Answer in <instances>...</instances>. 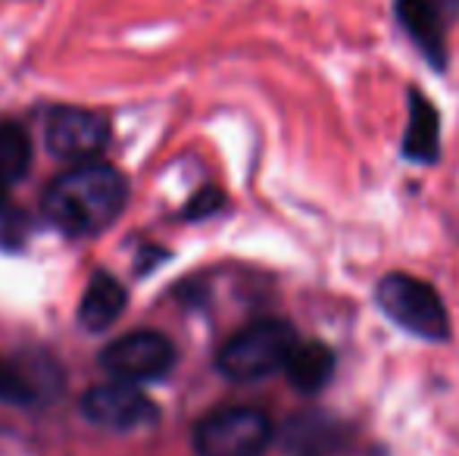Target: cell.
Segmentation results:
<instances>
[{"mask_svg":"<svg viewBox=\"0 0 459 456\" xmlns=\"http://www.w3.org/2000/svg\"><path fill=\"white\" fill-rule=\"evenodd\" d=\"M128 201L126 178L113 166L79 163L60 178L50 182L44 191V216L54 228L69 237H91L100 235L122 216Z\"/></svg>","mask_w":459,"mask_h":456,"instance_id":"cell-1","label":"cell"},{"mask_svg":"<svg viewBox=\"0 0 459 456\" xmlns=\"http://www.w3.org/2000/svg\"><path fill=\"white\" fill-rule=\"evenodd\" d=\"M294 344L297 335L288 323L260 319V323L247 325V329H241L222 344L216 366L231 382H260V378L284 369Z\"/></svg>","mask_w":459,"mask_h":456,"instance_id":"cell-2","label":"cell"},{"mask_svg":"<svg viewBox=\"0 0 459 456\" xmlns=\"http://www.w3.org/2000/svg\"><path fill=\"white\" fill-rule=\"evenodd\" d=\"M378 306L400 329L412 331L425 341H444L450 335V316L441 294L412 275H387L378 285Z\"/></svg>","mask_w":459,"mask_h":456,"instance_id":"cell-3","label":"cell"},{"mask_svg":"<svg viewBox=\"0 0 459 456\" xmlns=\"http://www.w3.org/2000/svg\"><path fill=\"white\" fill-rule=\"evenodd\" d=\"M273 444V422L254 407H225L194 428L197 456H263Z\"/></svg>","mask_w":459,"mask_h":456,"instance_id":"cell-4","label":"cell"},{"mask_svg":"<svg viewBox=\"0 0 459 456\" xmlns=\"http://www.w3.org/2000/svg\"><path fill=\"white\" fill-rule=\"evenodd\" d=\"M100 366L109 378L128 384H144L166 378L176 366V347L160 331H132L116 341H109L100 353Z\"/></svg>","mask_w":459,"mask_h":456,"instance_id":"cell-5","label":"cell"},{"mask_svg":"<svg viewBox=\"0 0 459 456\" xmlns=\"http://www.w3.org/2000/svg\"><path fill=\"white\" fill-rule=\"evenodd\" d=\"M44 138L54 157L66 163H94L100 159L103 147L109 141V125L100 113L85 110V107H60L50 113L44 125Z\"/></svg>","mask_w":459,"mask_h":456,"instance_id":"cell-6","label":"cell"},{"mask_svg":"<svg viewBox=\"0 0 459 456\" xmlns=\"http://www.w3.org/2000/svg\"><path fill=\"white\" fill-rule=\"evenodd\" d=\"M82 416H85L91 426L107 428V432H132L147 422H153L157 407L151 403V397L138 388V384L128 382H109L94 384L82 397Z\"/></svg>","mask_w":459,"mask_h":456,"instance_id":"cell-7","label":"cell"},{"mask_svg":"<svg viewBox=\"0 0 459 456\" xmlns=\"http://www.w3.org/2000/svg\"><path fill=\"white\" fill-rule=\"evenodd\" d=\"M397 16L416 41V47L429 56L431 66L444 69L447 63V38H444L447 16H444L441 0H397Z\"/></svg>","mask_w":459,"mask_h":456,"instance_id":"cell-8","label":"cell"},{"mask_svg":"<svg viewBox=\"0 0 459 456\" xmlns=\"http://www.w3.org/2000/svg\"><path fill=\"white\" fill-rule=\"evenodd\" d=\"M126 288H122L119 279H113L109 272H97L91 281H88L85 294H82L79 304V323L85 325L88 331H103L122 316L126 310Z\"/></svg>","mask_w":459,"mask_h":456,"instance_id":"cell-9","label":"cell"},{"mask_svg":"<svg viewBox=\"0 0 459 456\" xmlns=\"http://www.w3.org/2000/svg\"><path fill=\"white\" fill-rule=\"evenodd\" d=\"M290 384L303 394H316L322 391L334 375V353L325 344L309 341V344H294L288 363H284Z\"/></svg>","mask_w":459,"mask_h":456,"instance_id":"cell-10","label":"cell"},{"mask_svg":"<svg viewBox=\"0 0 459 456\" xmlns=\"http://www.w3.org/2000/svg\"><path fill=\"white\" fill-rule=\"evenodd\" d=\"M437 147H441V128H437V113L422 94L412 91L410 98V125H406L403 151L410 159L419 163H435Z\"/></svg>","mask_w":459,"mask_h":456,"instance_id":"cell-11","label":"cell"},{"mask_svg":"<svg viewBox=\"0 0 459 456\" xmlns=\"http://www.w3.org/2000/svg\"><path fill=\"white\" fill-rule=\"evenodd\" d=\"M31 163V141L13 122L0 125V188L19 182Z\"/></svg>","mask_w":459,"mask_h":456,"instance_id":"cell-12","label":"cell"},{"mask_svg":"<svg viewBox=\"0 0 459 456\" xmlns=\"http://www.w3.org/2000/svg\"><path fill=\"white\" fill-rule=\"evenodd\" d=\"M0 403H10V407L35 403V384L19 372V366H13L4 357H0Z\"/></svg>","mask_w":459,"mask_h":456,"instance_id":"cell-13","label":"cell"},{"mask_svg":"<svg viewBox=\"0 0 459 456\" xmlns=\"http://www.w3.org/2000/svg\"><path fill=\"white\" fill-rule=\"evenodd\" d=\"M219 203H222V197H219V191H204V194H197V201L187 207V216H200V213H210V210H216Z\"/></svg>","mask_w":459,"mask_h":456,"instance_id":"cell-14","label":"cell"},{"mask_svg":"<svg viewBox=\"0 0 459 456\" xmlns=\"http://www.w3.org/2000/svg\"><path fill=\"white\" fill-rule=\"evenodd\" d=\"M0 203H4V188H0Z\"/></svg>","mask_w":459,"mask_h":456,"instance_id":"cell-15","label":"cell"}]
</instances>
